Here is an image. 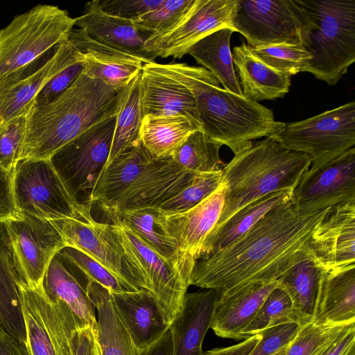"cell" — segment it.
Segmentation results:
<instances>
[{
	"label": "cell",
	"mask_w": 355,
	"mask_h": 355,
	"mask_svg": "<svg viewBox=\"0 0 355 355\" xmlns=\"http://www.w3.org/2000/svg\"><path fill=\"white\" fill-rule=\"evenodd\" d=\"M329 209L303 215L291 200L277 205L231 244L198 259L189 286L219 297L251 282L276 281L311 256L309 239Z\"/></svg>",
	"instance_id": "1"
},
{
	"label": "cell",
	"mask_w": 355,
	"mask_h": 355,
	"mask_svg": "<svg viewBox=\"0 0 355 355\" xmlns=\"http://www.w3.org/2000/svg\"><path fill=\"white\" fill-rule=\"evenodd\" d=\"M155 65L189 89L196 101L201 130L228 146L234 155L249 148L256 139L274 135L285 125L257 101L220 87L216 77L202 67L186 63Z\"/></svg>",
	"instance_id": "2"
},
{
	"label": "cell",
	"mask_w": 355,
	"mask_h": 355,
	"mask_svg": "<svg viewBox=\"0 0 355 355\" xmlns=\"http://www.w3.org/2000/svg\"><path fill=\"white\" fill-rule=\"evenodd\" d=\"M123 89L83 72L54 101L30 110L20 160L49 159L93 125L116 116Z\"/></svg>",
	"instance_id": "3"
},
{
	"label": "cell",
	"mask_w": 355,
	"mask_h": 355,
	"mask_svg": "<svg viewBox=\"0 0 355 355\" xmlns=\"http://www.w3.org/2000/svg\"><path fill=\"white\" fill-rule=\"evenodd\" d=\"M311 165L309 155L286 148L272 137L252 143L221 170L225 202L215 228L260 197L293 190Z\"/></svg>",
	"instance_id": "4"
},
{
	"label": "cell",
	"mask_w": 355,
	"mask_h": 355,
	"mask_svg": "<svg viewBox=\"0 0 355 355\" xmlns=\"http://www.w3.org/2000/svg\"><path fill=\"white\" fill-rule=\"evenodd\" d=\"M309 17L302 45L311 54L302 72L336 85L355 61V0H299Z\"/></svg>",
	"instance_id": "5"
},
{
	"label": "cell",
	"mask_w": 355,
	"mask_h": 355,
	"mask_svg": "<svg viewBox=\"0 0 355 355\" xmlns=\"http://www.w3.org/2000/svg\"><path fill=\"white\" fill-rule=\"evenodd\" d=\"M116 116L93 125L49 158L85 218L92 216L94 191L107 164Z\"/></svg>",
	"instance_id": "6"
},
{
	"label": "cell",
	"mask_w": 355,
	"mask_h": 355,
	"mask_svg": "<svg viewBox=\"0 0 355 355\" xmlns=\"http://www.w3.org/2000/svg\"><path fill=\"white\" fill-rule=\"evenodd\" d=\"M75 26L65 10L39 4L0 31V80L64 42Z\"/></svg>",
	"instance_id": "7"
},
{
	"label": "cell",
	"mask_w": 355,
	"mask_h": 355,
	"mask_svg": "<svg viewBox=\"0 0 355 355\" xmlns=\"http://www.w3.org/2000/svg\"><path fill=\"white\" fill-rule=\"evenodd\" d=\"M286 148L311 159L310 167L322 165L355 145V102L352 101L311 118L285 123L270 136Z\"/></svg>",
	"instance_id": "8"
},
{
	"label": "cell",
	"mask_w": 355,
	"mask_h": 355,
	"mask_svg": "<svg viewBox=\"0 0 355 355\" xmlns=\"http://www.w3.org/2000/svg\"><path fill=\"white\" fill-rule=\"evenodd\" d=\"M309 17L299 0H238L232 27L248 45H302Z\"/></svg>",
	"instance_id": "9"
},
{
	"label": "cell",
	"mask_w": 355,
	"mask_h": 355,
	"mask_svg": "<svg viewBox=\"0 0 355 355\" xmlns=\"http://www.w3.org/2000/svg\"><path fill=\"white\" fill-rule=\"evenodd\" d=\"M15 205L21 213L55 220L84 219L49 159H21L13 175Z\"/></svg>",
	"instance_id": "10"
},
{
	"label": "cell",
	"mask_w": 355,
	"mask_h": 355,
	"mask_svg": "<svg viewBox=\"0 0 355 355\" xmlns=\"http://www.w3.org/2000/svg\"><path fill=\"white\" fill-rule=\"evenodd\" d=\"M21 306L31 355H71V340L81 330L71 311L50 300L41 286L31 288L19 282Z\"/></svg>",
	"instance_id": "11"
},
{
	"label": "cell",
	"mask_w": 355,
	"mask_h": 355,
	"mask_svg": "<svg viewBox=\"0 0 355 355\" xmlns=\"http://www.w3.org/2000/svg\"><path fill=\"white\" fill-rule=\"evenodd\" d=\"M50 222L66 246L92 258L132 291L144 288L151 292L149 282L125 254L110 223L98 222L92 216L85 219L64 218Z\"/></svg>",
	"instance_id": "12"
},
{
	"label": "cell",
	"mask_w": 355,
	"mask_h": 355,
	"mask_svg": "<svg viewBox=\"0 0 355 355\" xmlns=\"http://www.w3.org/2000/svg\"><path fill=\"white\" fill-rule=\"evenodd\" d=\"M2 223L20 282L31 288L40 286L51 259L66 246L62 236L49 220L25 213Z\"/></svg>",
	"instance_id": "13"
},
{
	"label": "cell",
	"mask_w": 355,
	"mask_h": 355,
	"mask_svg": "<svg viewBox=\"0 0 355 355\" xmlns=\"http://www.w3.org/2000/svg\"><path fill=\"white\" fill-rule=\"evenodd\" d=\"M83 58L67 39L0 80V123L27 115L33 99L56 74Z\"/></svg>",
	"instance_id": "14"
},
{
	"label": "cell",
	"mask_w": 355,
	"mask_h": 355,
	"mask_svg": "<svg viewBox=\"0 0 355 355\" xmlns=\"http://www.w3.org/2000/svg\"><path fill=\"white\" fill-rule=\"evenodd\" d=\"M291 201L303 215L355 202V148L322 165L310 167L293 189Z\"/></svg>",
	"instance_id": "15"
},
{
	"label": "cell",
	"mask_w": 355,
	"mask_h": 355,
	"mask_svg": "<svg viewBox=\"0 0 355 355\" xmlns=\"http://www.w3.org/2000/svg\"><path fill=\"white\" fill-rule=\"evenodd\" d=\"M225 193V188L222 184L211 195L189 210L164 213L155 208L160 227L178 245V270L188 286L191 272L202 255L205 241L220 218Z\"/></svg>",
	"instance_id": "16"
},
{
	"label": "cell",
	"mask_w": 355,
	"mask_h": 355,
	"mask_svg": "<svg viewBox=\"0 0 355 355\" xmlns=\"http://www.w3.org/2000/svg\"><path fill=\"white\" fill-rule=\"evenodd\" d=\"M125 254L141 270L163 317L171 324L180 312L188 288L175 266L130 228L116 220L110 223Z\"/></svg>",
	"instance_id": "17"
},
{
	"label": "cell",
	"mask_w": 355,
	"mask_h": 355,
	"mask_svg": "<svg viewBox=\"0 0 355 355\" xmlns=\"http://www.w3.org/2000/svg\"><path fill=\"white\" fill-rule=\"evenodd\" d=\"M237 3L238 0H195L187 13L168 33L146 41V51L153 60L157 57L182 58L209 34L224 28L233 29Z\"/></svg>",
	"instance_id": "18"
},
{
	"label": "cell",
	"mask_w": 355,
	"mask_h": 355,
	"mask_svg": "<svg viewBox=\"0 0 355 355\" xmlns=\"http://www.w3.org/2000/svg\"><path fill=\"white\" fill-rule=\"evenodd\" d=\"M193 175L171 157L158 158L119 197L101 209L109 218L126 211L155 208L182 191Z\"/></svg>",
	"instance_id": "19"
},
{
	"label": "cell",
	"mask_w": 355,
	"mask_h": 355,
	"mask_svg": "<svg viewBox=\"0 0 355 355\" xmlns=\"http://www.w3.org/2000/svg\"><path fill=\"white\" fill-rule=\"evenodd\" d=\"M311 257L328 273L355 267V202L330 207L309 241Z\"/></svg>",
	"instance_id": "20"
},
{
	"label": "cell",
	"mask_w": 355,
	"mask_h": 355,
	"mask_svg": "<svg viewBox=\"0 0 355 355\" xmlns=\"http://www.w3.org/2000/svg\"><path fill=\"white\" fill-rule=\"evenodd\" d=\"M90 282L86 274L59 251L46 268L41 288L50 300L64 304L83 329L95 327L97 322L96 308L87 294Z\"/></svg>",
	"instance_id": "21"
},
{
	"label": "cell",
	"mask_w": 355,
	"mask_h": 355,
	"mask_svg": "<svg viewBox=\"0 0 355 355\" xmlns=\"http://www.w3.org/2000/svg\"><path fill=\"white\" fill-rule=\"evenodd\" d=\"M68 40L81 54L84 72L116 89H123L140 73L146 62L133 55L106 46L73 28Z\"/></svg>",
	"instance_id": "22"
},
{
	"label": "cell",
	"mask_w": 355,
	"mask_h": 355,
	"mask_svg": "<svg viewBox=\"0 0 355 355\" xmlns=\"http://www.w3.org/2000/svg\"><path fill=\"white\" fill-rule=\"evenodd\" d=\"M140 103L143 116L181 114L201 130L192 93L182 83L159 71L155 62L145 63L140 73Z\"/></svg>",
	"instance_id": "23"
},
{
	"label": "cell",
	"mask_w": 355,
	"mask_h": 355,
	"mask_svg": "<svg viewBox=\"0 0 355 355\" xmlns=\"http://www.w3.org/2000/svg\"><path fill=\"white\" fill-rule=\"evenodd\" d=\"M115 311L142 353L169 328L153 293L147 289L112 293Z\"/></svg>",
	"instance_id": "24"
},
{
	"label": "cell",
	"mask_w": 355,
	"mask_h": 355,
	"mask_svg": "<svg viewBox=\"0 0 355 355\" xmlns=\"http://www.w3.org/2000/svg\"><path fill=\"white\" fill-rule=\"evenodd\" d=\"M277 286V280L254 282L219 296L215 304L210 328L218 336L245 340L243 330Z\"/></svg>",
	"instance_id": "25"
},
{
	"label": "cell",
	"mask_w": 355,
	"mask_h": 355,
	"mask_svg": "<svg viewBox=\"0 0 355 355\" xmlns=\"http://www.w3.org/2000/svg\"><path fill=\"white\" fill-rule=\"evenodd\" d=\"M75 25L94 41L137 56L146 63L154 62L146 50L150 36L137 28L132 20L107 14L93 1L85 4L83 15L75 18Z\"/></svg>",
	"instance_id": "26"
},
{
	"label": "cell",
	"mask_w": 355,
	"mask_h": 355,
	"mask_svg": "<svg viewBox=\"0 0 355 355\" xmlns=\"http://www.w3.org/2000/svg\"><path fill=\"white\" fill-rule=\"evenodd\" d=\"M218 299L212 289L186 293L180 312L169 325L173 355H202V342Z\"/></svg>",
	"instance_id": "27"
},
{
	"label": "cell",
	"mask_w": 355,
	"mask_h": 355,
	"mask_svg": "<svg viewBox=\"0 0 355 355\" xmlns=\"http://www.w3.org/2000/svg\"><path fill=\"white\" fill-rule=\"evenodd\" d=\"M232 60L243 96L255 101L282 98L288 92L291 76L280 73L254 56L243 42L233 49Z\"/></svg>",
	"instance_id": "28"
},
{
	"label": "cell",
	"mask_w": 355,
	"mask_h": 355,
	"mask_svg": "<svg viewBox=\"0 0 355 355\" xmlns=\"http://www.w3.org/2000/svg\"><path fill=\"white\" fill-rule=\"evenodd\" d=\"M313 322L322 326L355 323V267L325 272Z\"/></svg>",
	"instance_id": "29"
},
{
	"label": "cell",
	"mask_w": 355,
	"mask_h": 355,
	"mask_svg": "<svg viewBox=\"0 0 355 355\" xmlns=\"http://www.w3.org/2000/svg\"><path fill=\"white\" fill-rule=\"evenodd\" d=\"M325 272L310 256L291 266L277 279V286L289 296L300 327L313 322Z\"/></svg>",
	"instance_id": "30"
},
{
	"label": "cell",
	"mask_w": 355,
	"mask_h": 355,
	"mask_svg": "<svg viewBox=\"0 0 355 355\" xmlns=\"http://www.w3.org/2000/svg\"><path fill=\"white\" fill-rule=\"evenodd\" d=\"M157 159L141 141L124 151L105 168L93 194L101 209L119 197Z\"/></svg>",
	"instance_id": "31"
},
{
	"label": "cell",
	"mask_w": 355,
	"mask_h": 355,
	"mask_svg": "<svg viewBox=\"0 0 355 355\" xmlns=\"http://www.w3.org/2000/svg\"><path fill=\"white\" fill-rule=\"evenodd\" d=\"M88 296L97 311L95 333L101 355H141L118 317L111 293L91 282Z\"/></svg>",
	"instance_id": "32"
},
{
	"label": "cell",
	"mask_w": 355,
	"mask_h": 355,
	"mask_svg": "<svg viewBox=\"0 0 355 355\" xmlns=\"http://www.w3.org/2000/svg\"><path fill=\"white\" fill-rule=\"evenodd\" d=\"M292 191L291 189H286L270 193L239 209L211 231L205 241L200 258L231 244L249 230L273 207L291 200Z\"/></svg>",
	"instance_id": "33"
},
{
	"label": "cell",
	"mask_w": 355,
	"mask_h": 355,
	"mask_svg": "<svg viewBox=\"0 0 355 355\" xmlns=\"http://www.w3.org/2000/svg\"><path fill=\"white\" fill-rule=\"evenodd\" d=\"M19 282L9 239L3 224L0 223V324L12 338L26 343Z\"/></svg>",
	"instance_id": "34"
},
{
	"label": "cell",
	"mask_w": 355,
	"mask_h": 355,
	"mask_svg": "<svg viewBox=\"0 0 355 355\" xmlns=\"http://www.w3.org/2000/svg\"><path fill=\"white\" fill-rule=\"evenodd\" d=\"M234 32L229 28L217 30L196 42L188 54L213 73L225 89L243 96L230 50Z\"/></svg>",
	"instance_id": "35"
},
{
	"label": "cell",
	"mask_w": 355,
	"mask_h": 355,
	"mask_svg": "<svg viewBox=\"0 0 355 355\" xmlns=\"http://www.w3.org/2000/svg\"><path fill=\"white\" fill-rule=\"evenodd\" d=\"M195 130L184 115H146L141 121L140 141L154 157H171Z\"/></svg>",
	"instance_id": "36"
},
{
	"label": "cell",
	"mask_w": 355,
	"mask_h": 355,
	"mask_svg": "<svg viewBox=\"0 0 355 355\" xmlns=\"http://www.w3.org/2000/svg\"><path fill=\"white\" fill-rule=\"evenodd\" d=\"M139 84L140 73L122 91L106 167L118 155L140 142V128L144 116L140 103Z\"/></svg>",
	"instance_id": "37"
},
{
	"label": "cell",
	"mask_w": 355,
	"mask_h": 355,
	"mask_svg": "<svg viewBox=\"0 0 355 355\" xmlns=\"http://www.w3.org/2000/svg\"><path fill=\"white\" fill-rule=\"evenodd\" d=\"M109 219L110 221H119L130 228L151 248L171 262L178 270V245L160 227L155 208L126 211L109 217Z\"/></svg>",
	"instance_id": "38"
},
{
	"label": "cell",
	"mask_w": 355,
	"mask_h": 355,
	"mask_svg": "<svg viewBox=\"0 0 355 355\" xmlns=\"http://www.w3.org/2000/svg\"><path fill=\"white\" fill-rule=\"evenodd\" d=\"M222 144L202 130H193L172 155V159L187 171L204 173L222 170L219 150Z\"/></svg>",
	"instance_id": "39"
},
{
	"label": "cell",
	"mask_w": 355,
	"mask_h": 355,
	"mask_svg": "<svg viewBox=\"0 0 355 355\" xmlns=\"http://www.w3.org/2000/svg\"><path fill=\"white\" fill-rule=\"evenodd\" d=\"M291 322L297 324L291 300L287 293L277 286L266 297L243 334L247 339L265 329Z\"/></svg>",
	"instance_id": "40"
},
{
	"label": "cell",
	"mask_w": 355,
	"mask_h": 355,
	"mask_svg": "<svg viewBox=\"0 0 355 355\" xmlns=\"http://www.w3.org/2000/svg\"><path fill=\"white\" fill-rule=\"evenodd\" d=\"M195 0H165L132 21L137 28L155 39L163 36L174 28L192 7Z\"/></svg>",
	"instance_id": "41"
},
{
	"label": "cell",
	"mask_w": 355,
	"mask_h": 355,
	"mask_svg": "<svg viewBox=\"0 0 355 355\" xmlns=\"http://www.w3.org/2000/svg\"><path fill=\"white\" fill-rule=\"evenodd\" d=\"M221 185V171L194 174L191 182L182 191L155 209L164 213L189 210L211 195Z\"/></svg>",
	"instance_id": "42"
},
{
	"label": "cell",
	"mask_w": 355,
	"mask_h": 355,
	"mask_svg": "<svg viewBox=\"0 0 355 355\" xmlns=\"http://www.w3.org/2000/svg\"><path fill=\"white\" fill-rule=\"evenodd\" d=\"M249 47L251 53L266 64L291 76L302 72L307 62L312 58L311 54L303 45Z\"/></svg>",
	"instance_id": "43"
},
{
	"label": "cell",
	"mask_w": 355,
	"mask_h": 355,
	"mask_svg": "<svg viewBox=\"0 0 355 355\" xmlns=\"http://www.w3.org/2000/svg\"><path fill=\"white\" fill-rule=\"evenodd\" d=\"M26 115L0 123V166L14 170L20 160L26 132Z\"/></svg>",
	"instance_id": "44"
},
{
	"label": "cell",
	"mask_w": 355,
	"mask_h": 355,
	"mask_svg": "<svg viewBox=\"0 0 355 355\" xmlns=\"http://www.w3.org/2000/svg\"><path fill=\"white\" fill-rule=\"evenodd\" d=\"M345 325L322 326L315 322L306 324L301 327L284 355H314L333 340Z\"/></svg>",
	"instance_id": "45"
},
{
	"label": "cell",
	"mask_w": 355,
	"mask_h": 355,
	"mask_svg": "<svg viewBox=\"0 0 355 355\" xmlns=\"http://www.w3.org/2000/svg\"><path fill=\"white\" fill-rule=\"evenodd\" d=\"M60 252L77 265L89 277L91 282H96L112 293H119L132 291L116 276L106 270L81 251L71 247L65 246Z\"/></svg>",
	"instance_id": "46"
},
{
	"label": "cell",
	"mask_w": 355,
	"mask_h": 355,
	"mask_svg": "<svg viewBox=\"0 0 355 355\" xmlns=\"http://www.w3.org/2000/svg\"><path fill=\"white\" fill-rule=\"evenodd\" d=\"M301 327L295 322L265 329L258 334L260 339L248 355H273L285 349L297 334Z\"/></svg>",
	"instance_id": "47"
},
{
	"label": "cell",
	"mask_w": 355,
	"mask_h": 355,
	"mask_svg": "<svg viewBox=\"0 0 355 355\" xmlns=\"http://www.w3.org/2000/svg\"><path fill=\"white\" fill-rule=\"evenodd\" d=\"M84 70L85 64L83 58L67 67L40 89L33 99L31 108L48 104L59 97L84 72Z\"/></svg>",
	"instance_id": "48"
},
{
	"label": "cell",
	"mask_w": 355,
	"mask_h": 355,
	"mask_svg": "<svg viewBox=\"0 0 355 355\" xmlns=\"http://www.w3.org/2000/svg\"><path fill=\"white\" fill-rule=\"evenodd\" d=\"M165 0H95L94 3L104 12L133 20L160 6Z\"/></svg>",
	"instance_id": "49"
},
{
	"label": "cell",
	"mask_w": 355,
	"mask_h": 355,
	"mask_svg": "<svg viewBox=\"0 0 355 355\" xmlns=\"http://www.w3.org/2000/svg\"><path fill=\"white\" fill-rule=\"evenodd\" d=\"M14 170L7 171L0 166V223L18 217L21 212L17 209L13 193Z\"/></svg>",
	"instance_id": "50"
},
{
	"label": "cell",
	"mask_w": 355,
	"mask_h": 355,
	"mask_svg": "<svg viewBox=\"0 0 355 355\" xmlns=\"http://www.w3.org/2000/svg\"><path fill=\"white\" fill-rule=\"evenodd\" d=\"M314 355H355V325H345L342 331Z\"/></svg>",
	"instance_id": "51"
},
{
	"label": "cell",
	"mask_w": 355,
	"mask_h": 355,
	"mask_svg": "<svg viewBox=\"0 0 355 355\" xmlns=\"http://www.w3.org/2000/svg\"><path fill=\"white\" fill-rule=\"evenodd\" d=\"M71 355H101L95 327L76 331L71 340Z\"/></svg>",
	"instance_id": "52"
},
{
	"label": "cell",
	"mask_w": 355,
	"mask_h": 355,
	"mask_svg": "<svg viewBox=\"0 0 355 355\" xmlns=\"http://www.w3.org/2000/svg\"><path fill=\"white\" fill-rule=\"evenodd\" d=\"M260 339L257 334L243 342L227 347L214 348L202 353V355H248Z\"/></svg>",
	"instance_id": "53"
},
{
	"label": "cell",
	"mask_w": 355,
	"mask_h": 355,
	"mask_svg": "<svg viewBox=\"0 0 355 355\" xmlns=\"http://www.w3.org/2000/svg\"><path fill=\"white\" fill-rule=\"evenodd\" d=\"M0 355H31L26 343L12 338L1 324Z\"/></svg>",
	"instance_id": "54"
},
{
	"label": "cell",
	"mask_w": 355,
	"mask_h": 355,
	"mask_svg": "<svg viewBox=\"0 0 355 355\" xmlns=\"http://www.w3.org/2000/svg\"><path fill=\"white\" fill-rule=\"evenodd\" d=\"M141 355H173L172 334L168 328L162 336L141 353Z\"/></svg>",
	"instance_id": "55"
},
{
	"label": "cell",
	"mask_w": 355,
	"mask_h": 355,
	"mask_svg": "<svg viewBox=\"0 0 355 355\" xmlns=\"http://www.w3.org/2000/svg\"><path fill=\"white\" fill-rule=\"evenodd\" d=\"M286 347L285 349H282V350H281V351H279V352H277L276 354H273V355H284V352H285V351H286Z\"/></svg>",
	"instance_id": "56"
}]
</instances>
